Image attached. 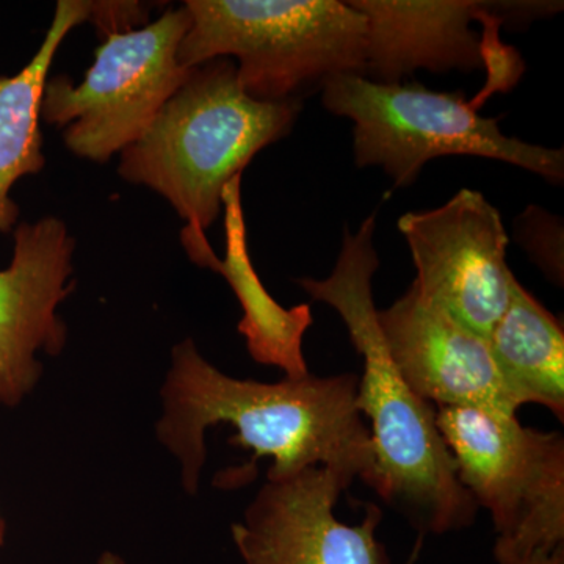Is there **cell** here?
I'll return each mask as SVG.
<instances>
[{"instance_id": "6da1fadb", "label": "cell", "mask_w": 564, "mask_h": 564, "mask_svg": "<svg viewBox=\"0 0 564 564\" xmlns=\"http://www.w3.org/2000/svg\"><path fill=\"white\" fill-rule=\"evenodd\" d=\"M172 367L162 388L159 441L181 463L182 486L195 496L206 464L204 436L214 425H231L229 444L252 451L251 462L215 477L221 489L247 486L263 456L273 459L267 480H280L325 466L375 491L377 463L372 436L358 408L359 377L304 375L278 383L237 380L199 355L193 339L173 348Z\"/></svg>"}, {"instance_id": "7a4b0ae2", "label": "cell", "mask_w": 564, "mask_h": 564, "mask_svg": "<svg viewBox=\"0 0 564 564\" xmlns=\"http://www.w3.org/2000/svg\"><path fill=\"white\" fill-rule=\"evenodd\" d=\"M375 214L358 232L344 229V243L333 273L325 280L299 281L315 302L329 304L343 318L364 373L356 408L369 419L377 488L421 538L473 525L478 507L458 478L454 456L437 429L436 410L406 383L389 355L378 325L373 274L380 267L373 247Z\"/></svg>"}, {"instance_id": "3957f363", "label": "cell", "mask_w": 564, "mask_h": 564, "mask_svg": "<svg viewBox=\"0 0 564 564\" xmlns=\"http://www.w3.org/2000/svg\"><path fill=\"white\" fill-rule=\"evenodd\" d=\"M302 102L256 101L240 87L236 63L215 58L188 70L148 131L121 151L118 173L163 196L191 228L206 232L223 191L263 148L288 135Z\"/></svg>"}, {"instance_id": "277c9868", "label": "cell", "mask_w": 564, "mask_h": 564, "mask_svg": "<svg viewBox=\"0 0 564 564\" xmlns=\"http://www.w3.org/2000/svg\"><path fill=\"white\" fill-rule=\"evenodd\" d=\"M191 28L177 50L185 69L237 58L256 101L295 99L314 82L366 74L367 22L339 0H187Z\"/></svg>"}, {"instance_id": "5b68a950", "label": "cell", "mask_w": 564, "mask_h": 564, "mask_svg": "<svg viewBox=\"0 0 564 564\" xmlns=\"http://www.w3.org/2000/svg\"><path fill=\"white\" fill-rule=\"evenodd\" d=\"M325 109L352 121L359 169L381 166L393 187L413 185L426 162L448 155L492 159L562 184L564 151L507 137L478 113L484 98L433 91L421 84H380L339 74L322 85Z\"/></svg>"}, {"instance_id": "8992f818", "label": "cell", "mask_w": 564, "mask_h": 564, "mask_svg": "<svg viewBox=\"0 0 564 564\" xmlns=\"http://www.w3.org/2000/svg\"><path fill=\"white\" fill-rule=\"evenodd\" d=\"M458 478L492 518L494 558L564 545V436L480 408H436Z\"/></svg>"}, {"instance_id": "52a82bcc", "label": "cell", "mask_w": 564, "mask_h": 564, "mask_svg": "<svg viewBox=\"0 0 564 564\" xmlns=\"http://www.w3.org/2000/svg\"><path fill=\"white\" fill-rule=\"evenodd\" d=\"M191 28L184 6L132 31L107 33L79 85L68 76L46 82L41 120L63 129L74 155L109 162L143 135L188 70L177 50Z\"/></svg>"}, {"instance_id": "ba28073f", "label": "cell", "mask_w": 564, "mask_h": 564, "mask_svg": "<svg viewBox=\"0 0 564 564\" xmlns=\"http://www.w3.org/2000/svg\"><path fill=\"white\" fill-rule=\"evenodd\" d=\"M399 231L423 299L488 339L516 280L500 212L481 193L463 188L444 206L404 214Z\"/></svg>"}, {"instance_id": "9c48e42d", "label": "cell", "mask_w": 564, "mask_h": 564, "mask_svg": "<svg viewBox=\"0 0 564 564\" xmlns=\"http://www.w3.org/2000/svg\"><path fill=\"white\" fill-rule=\"evenodd\" d=\"M367 22V79L400 84L414 70L432 73L486 66L491 80L486 90H507L514 84L496 63L519 70L518 58L502 46L499 35L481 39L473 22L492 18L522 20L527 13L547 14L562 9L556 2H474V0H350ZM527 18V17H525Z\"/></svg>"}, {"instance_id": "30bf717a", "label": "cell", "mask_w": 564, "mask_h": 564, "mask_svg": "<svg viewBox=\"0 0 564 564\" xmlns=\"http://www.w3.org/2000/svg\"><path fill=\"white\" fill-rule=\"evenodd\" d=\"M351 481L325 466L307 467L280 480H267L248 505L243 522L231 527L245 564H391L377 540L383 513L369 505L361 524L334 514ZM423 538L410 562L421 554Z\"/></svg>"}, {"instance_id": "8fae6325", "label": "cell", "mask_w": 564, "mask_h": 564, "mask_svg": "<svg viewBox=\"0 0 564 564\" xmlns=\"http://www.w3.org/2000/svg\"><path fill=\"white\" fill-rule=\"evenodd\" d=\"M13 259L0 270V404L14 408L39 383L40 351L58 355L68 329L57 307L74 284L76 248L65 223L44 217L14 229Z\"/></svg>"}, {"instance_id": "7c38bea8", "label": "cell", "mask_w": 564, "mask_h": 564, "mask_svg": "<svg viewBox=\"0 0 564 564\" xmlns=\"http://www.w3.org/2000/svg\"><path fill=\"white\" fill-rule=\"evenodd\" d=\"M378 325L397 369L425 402L508 415L519 410L488 339L426 302L414 282L392 306L378 310Z\"/></svg>"}, {"instance_id": "4fadbf2b", "label": "cell", "mask_w": 564, "mask_h": 564, "mask_svg": "<svg viewBox=\"0 0 564 564\" xmlns=\"http://www.w3.org/2000/svg\"><path fill=\"white\" fill-rule=\"evenodd\" d=\"M242 176H236L223 191L226 254L218 259L206 232L184 226L181 242L196 265L221 274L236 293L243 317L239 333L247 340L251 358L263 366L280 367L285 377L302 378L310 373L303 355V337L313 325L310 304L282 307L263 288L252 267L247 245V226L242 209Z\"/></svg>"}, {"instance_id": "5bb4252c", "label": "cell", "mask_w": 564, "mask_h": 564, "mask_svg": "<svg viewBox=\"0 0 564 564\" xmlns=\"http://www.w3.org/2000/svg\"><path fill=\"white\" fill-rule=\"evenodd\" d=\"M91 2L61 0L46 39L17 76H0V232L17 226L20 207L10 198L21 177L43 172L41 99L55 54L74 28L90 21Z\"/></svg>"}, {"instance_id": "9a60e30c", "label": "cell", "mask_w": 564, "mask_h": 564, "mask_svg": "<svg viewBox=\"0 0 564 564\" xmlns=\"http://www.w3.org/2000/svg\"><path fill=\"white\" fill-rule=\"evenodd\" d=\"M505 388L519 408L534 403L564 421L562 322L513 281L510 303L488 336Z\"/></svg>"}, {"instance_id": "2e32d148", "label": "cell", "mask_w": 564, "mask_h": 564, "mask_svg": "<svg viewBox=\"0 0 564 564\" xmlns=\"http://www.w3.org/2000/svg\"><path fill=\"white\" fill-rule=\"evenodd\" d=\"M497 564H564V545L552 552H538L522 558L502 560Z\"/></svg>"}, {"instance_id": "e0dca14e", "label": "cell", "mask_w": 564, "mask_h": 564, "mask_svg": "<svg viewBox=\"0 0 564 564\" xmlns=\"http://www.w3.org/2000/svg\"><path fill=\"white\" fill-rule=\"evenodd\" d=\"M98 564H126L124 560L120 555L113 554V552H104Z\"/></svg>"}, {"instance_id": "ac0fdd59", "label": "cell", "mask_w": 564, "mask_h": 564, "mask_svg": "<svg viewBox=\"0 0 564 564\" xmlns=\"http://www.w3.org/2000/svg\"><path fill=\"white\" fill-rule=\"evenodd\" d=\"M6 541V524H3L2 518H0V545Z\"/></svg>"}]
</instances>
